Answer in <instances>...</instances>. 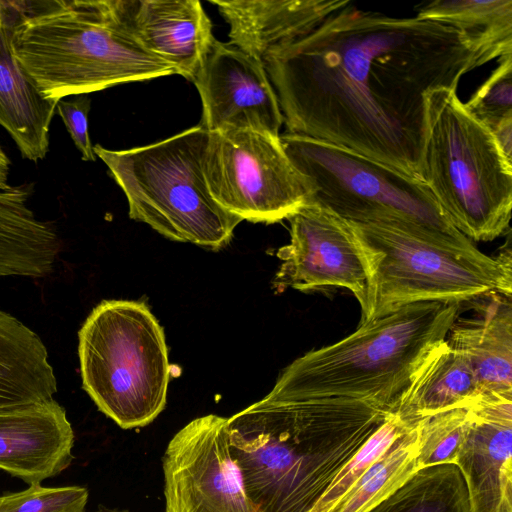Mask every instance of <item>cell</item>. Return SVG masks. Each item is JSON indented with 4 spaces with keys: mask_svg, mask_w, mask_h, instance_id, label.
Listing matches in <instances>:
<instances>
[{
    "mask_svg": "<svg viewBox=\"0 0 512 512\" xmlns=\"http://www.w3.org/2000/svg\"><path fill=\"white\" fill-rule=\"evenodd\" d=\"M262 62L286 133L352 150L418 179L426 94L457 89L477 68L454 28L365 11L351 1Z\"/></svg>",
    "mask_w": 512,
    "mask_h": 512,
    "instance_id": "6da1fadb",
    "label": "cell"
},
{
    "mask_svg": "<svg viewBox=\"0 0 512 512\" xmlns=\"http://www.w3.org/2000/svg\"><path fill=\"white\" fill-rule=\"evenodd\" d=\"M391 414L363 402L298 400L271 390L227 418L230 453L258 512H311Z\"/></svg>",
    "mask_w": 512,
    "mask_h": 512,
    "instance_id": "7a4b0ae2",
    "label": "cell"
},
{
    "mask_svg": "<svg viewBox=\"0 0 512 512\" xmlns=\"http://www.w3.org/2000/svg\"><path fill=\"white\" fill-rule=\"evenodd\" d=\"M461 304L420 302L359 325L294 360L272 388L298 400L363 402L396 413L416 371L457 319Z\"/></svg>",
    "mask_w": 512,
    "mask_h": 512,
    "instance_id": "3957f363",
    "label": "cell"
},
{
    "mask_svg": "<svg viewBox=\"0 0 512 512\" xmlns=\"http://www.w3.org/2000/svg\"><path fill=\"white\" fill-rule=\"evenodd\" d=\"M367 273L359 325L420 302L512 296L511 250L496 257L468 238L398 222H350Z\"/></svg>",
    "mask_w": 512,
    "mask_h": 512,
    "instance_id": "277c9868",
    "label": "cell"
},
{
    "mask_svg": "<svg viewBox=\"0 0 512 512\" xmlns=\"http://www.w3.org/2000/svg\"><path fill=\"white\" fill-rule=\"evenodd\" d=\"M11 50L38 91L61 100L175 74L122 26L113 0H49L14 28Z\"/></svg>",
    "mask_w": 512,
    "mask_h": 512,
    "instance_id": "5b68a950",
    "label": "cell"
},
{
    "mask_svg": "<svg viewBox=\"0 0 512 512\" xmlns=\"http://www.w3.org/2000/svg\"><path fill=\"white\" fill-rule=\"evenodd\" d=\"M420 179L469 240L492 241L510 231L512 162L456 88L426 94Z\"/></svg>",
    "mask_w": 512,
    "mask_h": 512,
    "instance_id": "8992f818",
    "label": "cell"
},
{
    "mask_svg": "<svg viewBox=\"0 0 512 512\" xmlns=\"http://www.w3.org/2000/svg\"><path fill=\"white\" fill-rule=\"evenodd\" d=\"M209 131L201 124L127 150L96 144L94 153L123 190L131 219L164 237L210 249L228 244L239 217L210 195L203 172Z\"/></svg>",
    "mask_w": 512,
    "mask_h": 512,
    "instance_id": "52a82bcc",
    "label": "cell"
},
{
    "mask_svg": "<svg viewBox=\"0 0 512 512\" xmlns=\"http://www.w3.org/2000/svg\"><path fill=\"white\" fill-rule=\"evenodd\" d=\"M83 389L123 429L151 423L166 404L170 365L162 327L144 302L105 300L78 333Z\"/></svg>",
    "mask_w": 512,
    "mask_h": 512,
    "instance_id": "ba28073f",
    "label": "cell"
},
{
    "mask_svg": "<svg viewBox=\"0 0 512 512\" xmlns=\"http://www.w3.org/2000/svg\"><path fill=\"white\" fill-rule=\"evenodd\" d=\"M280 140L310 184L309 202L350 222H398L467 238L451 224L422 180L320 140L290 133Z\"/></svg>",
    "mask_w": 512,
    "mask_h": 512,
    "instance_id": "9c48e42d",
    "label": "cell"
},
{
    "mask_svg": "<svg viewBox=\"0 0 512 512\" xmlns=\"http://www.w3.org/2000/svg\"><path fill=\"white\" fill-rule=\"evenodd\" d=\"M203 172L211 197L242 221L271 224L288 219L312 195L280 136L263 132H209Z\"/></svg>",
    "mask_w": 512,
    "mask_h": 512,
    "instance_id": "30bf717a",
    "label": "cell"
},
{
    "mask_svg": "<svg viewBox=\"0 0 512 512\" xmlns=\"http://www.w3.org/2000/svg\"><path fill=\"white\" fill-rule=\"evenodd\" d=\"M163 472L165 512H258L230 453L227 418L209 414L179 430Z\"/></svg>",
    "mask_w": 512,
    "mask_h": 512,
    "instance_id": "8fae6325",
    "label": "cell"
},
{
    "mask_svg": "<svg viewBox=\"0 0 512 512\" xmlns=\"http://www.w3.org/2000/svg\"><path fill=\"white\" fill-rule=\"evenodd\" d=\"M288 220L290 242L277 251L282 263L273 287L277 291L341 287L353 293L362 309L367 273L349 221L312 202Z\"/></svg>",
    "mask_w": 512,
    "mask_h": 512,
    "instance_id": "7c38bea8",
    "label": "cell"
},
{
    "mask_svg": "<svg viewBox=\"0 0 512 512\" xmlns=\"http://www.w3.org/2000/svg\"><path fill=\"white\" fill-rule=\"evenodd\" d=\"M193 83L209 132L253 130L280 136L283 115L261 60L213 39Z\"/></svg>",
    "mask_w": 512,
    "mask_h": 512,
    "instance_id": "4fadbf2b",
    "label": "cell"
},
{
    "mask_svg": "<svg viewBox=\"0 0 512 512\" xmlns=\"http://www.w3.org/2000/svg\"><path fill=\"white\" fill-rule=\"evenodd\" d=\"M455 465L472 512H512V392L482 394Z\"/></svg>",
    "mask_w": 512,
    "mask_h": 512,
    "instance_id": "5bb4252c",
    "label": "cell"
},
{
    "mask_svg": "<svg viewBox=\"0 0 512 512\" xmlns=\"http://www.w3.org/2000/svg\"><path fill=\"white\" fill-rule=\"evenodd\" d=\"M127 32L175 74L193 80L213 39L212 23L198 0H113Z\"/></svg>",
    "mask_w": 512,
    "mask_h": 512,
    "instance_id": "9a60e30c",
    "label": "cell"
},
{
    "mask_svg": "<svg viewBox=\"0 0 512 512\" xmlns=\"http://www.w3.org/2000/svg\"><path fill=\"white\" fill-rule=\"evenodd\" d=\"M74 432L54 399L0 408V469L29 485L65 470Z\"/></svg>",
    "mask_w": 512,
    "mask_h": 512,
    "instance_id": "2e32d148",
    "label": "cell"
},
{
    "mask_svg": "<svg viewBox=\"0 0 512 512\" xmlns=\"http://www.w3.org/2000/svg\"><path fill=\"white\" fill-rule=\"evenodd\" d=\"M229 24L230 43L263 61L310 33L348 0H210Z\"/></svg>",
    "mask_w": 512,
    "mask_h": 512,
    "instance_id": "e0dca14e",
    "label": "cell"
},
{
    "mask_svg": "<svg viewBox=\"0 0 512 512\" xmlns=\"http://www.w3.org/2000/svg\"><path fill=\"white\" fill-rule=\"evenodd\" d=\"M456 319L446 342L468 361L482 394L512 392V296L492 293Z\"/></svg>",
    "mask_w": 512,
    "mask_h": 512,
    "instance_id": "ac0fdd59",
    "label": "cell"
},
{
    "mask_svg": "<svg viewBox=\"0 0 512 512\" xmlns=\"http://www.w3.org/2000/svg\"><path fill=\"white\" fill-rule=\"evenodd\" d=\"M16 26L0 27V125L22 157L37 162L49 150L50 124L58 101L38 91L13 55L11 38Z\"/></svg>",
    "mask_w": 512,
    "mask_h": 512,
    "instance_id": "d6986e66",
    "label": "cell"
},
{
    "mask_svg": "<svg viewBox=\"0 0 512 512\" xmlns=\"http://www.w3.org/2000/svg\"><path fill=\"white\" fill-rule=\"evenodd\" d=\"M56 392V376L40 337L0 310V408L50 400Z\"/></svg>",
    "mask_w": 512,
    "mask_h": 512,
    "instance_id": "ffe728a7",
    "label": "cell"
},
{
    "mask_svg": "<svg viewBox=\"0 0 512 512\" xmlns=\"http://www.w3.org/2000/svg\"><path fill=\"white\" fill-rule=\"evenodd\" d=\"M481 395L468 361L445 340L416 371L401 396L396 414L418 421L445 410L470 406Z\"/></svg>",
    "mask_w": 512,
    "mask_h": 512,
    "instance_id": "44dd1931",
    "label": "cell"
},
{
    "mask_svg": "<svg viewBox=\"0 0 512 512\" xmlns=\"http://www.w3.org/2000/svg\"><path fill=\"white\" fill-rule=\"evenodd\" d=\"M416 17L457 30L480 67L512 54V0H436L416 7Z\"/></svg>",
    "mask_w": 512,
    "mask_h": 512,
    "instance_id": "7402d4cb",
    "label": "cell"
},
{
    "mask_svg": "<svg viewBox=\"0 0 512 512\" xmlns=\"http://www.w3.org/2000/svg\"><path fill=\"white\" fill-rule=\"evenodd\" d=\"M418 423L399 435L329 512H367L419 470Z\"/></svg>",
    "mask_w": 512,
    "mask_h": 512,
    "instance_id": "603a6c76",
    "label": "cell"
},
{
    "mask_svg": "<svg viewBox=\"0 0 512 512\" xmlns=\"http://www.w3.org/2000/svg\"><path fill=\"white\" fill-rule=\"evenodd\" d=\"M367 512H472L464 478L455 464L417 470Z\"/></svg>",
    "mask_w": 512,
    "mask_h": 512,
    "instance_id": "cb8c5ba5",
    "label": "cell"
},
{
    "mask_svg": "<svg viewBox=\"0 0 512 512\" xmlns=\"http://www.w3.org/2000/svg\"><path fill=\"white\" fill-rule=\"evenodd\" d=\"M470 423V406L456 407L420 419L416 458L418 469L455 464Z\"/></svg>",
    "mask_w": 512,
    "mask_h": 512,
    "instance_id": "d4e9b609",
    "label": "cell"
},
{
    "mask_svg": "<svg viewBox=\"0 0 512 512\" xmlns=\"http://www.w3.org/2000/svg\"><path fill=\"white\" fill-rule=\"evenodd\" d=\"M418 421L391 414L340 470L311 512H329L393 441Z\"/></svg>",
    "mask_w": 512,
    "mask_h": 512,
    "instance_id": "484cf974",
    "label": "cell"
},
{
    "mask_svg": "<svg viewBox=\"0 0 512 512\" xmlns=\"http://www.w3.org/2000/svg\"><path fill=\"white\" fill-rule=\"evenodd\" d=\"M464 106L488 129L512 117V54L500 57L499 65Z\"/></svg>",
    "mask_w": 512,
    "mask_h": 512,
    "instance_id": "4316f807",
    "label": "cell"
},
{
    "mask_svg": "<svg viewBox=\"0 0 512 512\" xmlns=\"http://www.w3.org/2000/svg\"><path fill=\"white\" fill-rule=\"evenodd\" d=\"M88 490L81 486L30 485L0 497V512H85Z\"/></svg>",
    "mask_w": 512,
    "mask_h": 512,
    "instance_id": "83f0119b",
    "label": "cell"
},
{
    "mask_svg": "<svg viewBox=\"0 0 512 512\" xmlns=\"http://www.w3.org/2000/svg\"><path fill=\"white\" fill-rule=\"evenodd\" d=\"M90 98L87 94L76 95L71 100H59L56 111L61 117L75 146L81 152L82 160L95 161L96 155L88 132Z\"/></svg>",
    "mask_w": 512,
    "mask_h": 512,
    "instance_id": "f1b7e54d",
    "label": "cell"
},
{
    "mask_svg": "<svg viewBox=\"0 0 512 512\" xmlns=\"http://www.w3.org/2000/svg\"><path fill=\"white\" fill-rule=\"evenodd\" d=\"M43 1H0V27L8 24L19 25L36 13Z\"/></svg>",
    "mask_w": 512,
    "mask_h": 512,
    "instance_id": "f546056e",
    "label": "cell"
},
{
    "mask_svg": "<svg viewBox=\"0 0 512 512\" xmlns=\"http://www.w3.org/2000/svg\"><path fill=\"white\" fill-rule=\"evenodd\" d=\"M506 159L512 162V117L500 121L489 129Z\"/></svg>",
    "mask_w": 512,
    "mask_h": 512,
    "instance_id": "4dcf8cb0",
    "label": "cell"
},
{
    "mask_svg": "<svg viewBox=\"0 0 512 512\" xmlns=\"http://www.w3.org/2000/svg\"><path fill=\"white\" fill-rule=\"evenodd\" d=\"M8 231V209L5 195L0 188V260L4 251Z\"/></svg>",
    "mask_w": 512,
    "mask_h": 512,
    "instance_id": "1f68e13d",
    "label": "cell"
},
{
    "mask_svg": "<svg viewBox=\"0 0 512 512\" xmlns=\"http://www.w3.org/2000/svg\"><path fill=\"white\" fill-rule=\"evenodd\" d=\"M0 167H10V160L0 145Z\"/></svg>",
    "mask_w": 512,
    "mask_h": 512,
    "instance_id": "d6a6232c",
    "label": "cell"
},
{
    "mask_svg": "<svg viewBox=\"0 0 512 512\" xmlns=\"http://www.w3.org/2000/svg\"><path fill=\"white\" fill-rule=\"evenodd\" d=\"M95 512H127V511H120V510H111V509H100Z\"/></svg>",
    "mask_w": 512,
    "mask_h": 512,
    "instance_id": "836d02e7",
    "label": "cell"
}]
</instances>
